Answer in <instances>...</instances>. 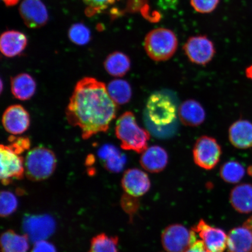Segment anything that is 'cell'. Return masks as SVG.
Here are the masks:
<instances>
[{"mask_svg":"<svg viewBox=\"0 0 252 252\" xmlns=\"http://www.w3.org/2000/svg\"><path fill=\"white\" fill-rule=\"evenodd\" d=\"M185 252H210L201 240H197Z\"/></svg>","mask_w":252,"mask_h":252,"instance_id":"35","label":"cell"},{"mask_svg":"<svg viewBox=\"0 0 252 252\" xmlns=\"http://www.w3.org/2000/svg\"><path fill=\"white\" fill-rule=\"evenodd\" d=\"M220 174L223 181L229 184L240 182L245 175L244 166L236 160H229L220 167Z\"/></svg>","mask_w":252,"mask_h":252,"instance_id":"26","label":"cell"},{"mask_svg":"<svg viewBox=\"0 0 252 252\" xmlns=\"http://www.w3.org/2000/svg\"><path fill=\"white\" fill-rule=\"evenodd\" d=\"M94 156L93 155H89L87 157L86 163L87 166H90L94 164Z\"/></svg>","mask_w":252,"mask_h":252,"instance_id":"37","label":"cell"},{"mask_svg":"<svg viewBox=\"0 0 252 252\" xmlns=\"http://www.w3.org/2000/svg\"><path fill=\"white\" fill-rule=\"evenodd\" d=\"M11 89L15 98L28 100L35 94L36 83L29 74L21 73L11 78Z\"/></svg>","mask_w":252,"mask_h":252,"instance_id":"20","label":"cell"},{"mask_svg":"<svg viewBox=\"0 0 252 252\" xmlns=\"http://www.w3.org/2000/svg\"><path fill=\"white\" fill-rule=\"evenodd\" d=\"M106 88L110 98L116 105H125L130 102L132 96V89L127 81L116 79L110 81Z\"/></svg>","mask_w":252,"mask_h":252,"instance_id":"24","label":"cell"},{"mask_svg":"<svg viewBox=\"0 0 252 252\" xmlns=\"http://www.w3.org/2000/svg\"><path fill=\"white\" fill-rule=\"evenodd\" d=\"M183 49L189 61L201 65H206L212 61L216 52L212 41L203 35L190 37Z\"/></svg>","mask_w":252,"mask_h":252,"instance_id":"9","label":"cell"},{"mask_svg":"<svg viewBox=\"0 0 252 252\" xmlns=\"http://www.w3.org/2000/svg\"><path fill=\"white\" fill-rule=\"evenodd\" d=\"M97 156L104 168L111 173L122 172L127 162L125 154L112 144L103 145L97 151Z\"/></svg>","mask_w":252,"mask_h":252,"instance_id":"16","label":"cell"},{"mask_svg":"<svg viewBox=\"0 0 252 252\" xmlns=\"http://www.w3.org/2000/svg\"><path fill=\"white\" fill-rule=\"evenodd\" d=\"M103 65L105 70L111 76L122 77L130 71L131 61L125 53L115 52L107 56Z\"/></svg>","mask_w":252,"mask_h":252,"instance_id":"22","label":"cell"},{"mask_svg":"<svg viewBox=\"0 0 252 252\" xmlns=\"http://www.w3.org/2000/svg\"><path fill=\"white\" fill-rule=\"evenodd\" d=\"M1 247L2 252H27L29 249L28 236L8 230L1 235Z\"/></svg>","mask_w":252,"mask_h":252,"instance_id":"23","label":"cell"},{"mask_svg":"<svg viewBox=\"0 0 252 252\" xmlns=\"http://www.w3.org/2000/svg\"><path fill=\"white\" fill-rule=\"evenodd\" d=\"M32 252H56L54 246L45 241H37Z\"/></svg>","mask_w":252,"mask_h":252,"instance_id":"34","label":"cell"},{"mask_svg":"<svg viewBox=\"0 0 252 252\" xmlns=\"http://www.w3.org/2000/svg\"><path fill=\"white\" fill-rule=\"evenodd\" d=\"M220 0H190V4L195 11L201 14H209L215 10Z\"/></svg>","mask_w":252,"mask_h":252,"instance_id":"32","label":"cell"},{"mask_svg":"<svg viewBox=\"0 0 252 252\" xmlns=\"http://www.w3.org/2000/svg\"><path fill=\"white\" fill-rule=\"evenodd\" d=\"M118 241L117 236L97 235L91 241L89 252H118Z\"/></svg>","mask_w":252,"mask_h":252,"instance_id":"27","label":"cell"},{"mask_svg":"<svg viewBox=\"0 0 252 252\" xmlns=\"http://www.w3.org/2000/svg\"><path fill=\"white\" fill-rule=\"evenodd\" d=\"M228 252H252V231L247 226L232 229L227 238Z\"/></svg>","mask_w":252,"mask_h":252,"instance_id":"19","label":"cell"},{"mask_svg":"<svg viewBox=\"0 0 252 252\" xmlns=\"http://www.w3.org/2000/svg\"><path fill=\"white\" fill-rule=\"evenodd\" d=\"M148 0H128L125 11L130 13L141 12L147 7Z\"/></svg>","mask_w":252,"mask_h":252,"instance_id":"33","label":"cell"},{"mask_svg":"<svg viewBox=\"0 0 252 252\" xmlns=\"http://www.w3.org/2000/svg\"><path fill=\"white\" fill-rule=\"evenodd\" d=\"M1 181L4 185L11 184L14 180H21L25 174V159L23 156L14 152L8 146L1 144Z\"/></svg>","mask_w":252,"mask_h":252,"instance_id":"8","label":"cell"},{"mask_svg":"<svg viewBox=\"0 0 252 252\" xmlns=\"http://www.w3.org/2000/svg\"><path fill=\"white\" fill-rule=\"evenodd\" d=\"M87 6L86 14L88 17L99 13L118 0H83Z\"/></svg>","mask_w":252,"mask_h":252,"instance_id":"30","label":"cell"},{"mask_svg":"<svg viewBox=\"0 0 252 252\" xmlns=\"http://www.w3.org/2000/svg\"><path fill=\"white\" fill-rule=\"evenodd\" d=\"M68 35L71 42L78 46H84L90 42L91 31L86 25L77 23L71 25Z\"/></svg>","mask_w":252,"mask_h":252,"instance_id":"28","label":"cell"},{"mask_svg":"<svg viewBox=\"0 0 252 252\" xmlns=\"http://www.w3.org/2000/svg\"><path fill=\"white\" fill-rule=\"evenodd\" d=\"M178 47L177 36L173 32L164 28L151 31L145 37L144 49L151 59L165 62L175 55Z\"/></svg>","mask_w":252,"mask_h":252,"instance_id":"3","label":"cell"},{"mask_svg":"<svg viewBox=\"0 0 252 252\" xmlns=\"http://www.w3.org/2000/svg\"><path fill=\"white\" fill-rule=\"evenodd\" d=\"M27 45V36L18 31H5L0 38V50L2 54L9 58L20 56Z\"/></svg>","mask_w":252,"mask_h":252,"instance_id":"14","label":"cell"},{"mask_svg":"<svg viewBox=\"0 0 252 252\" xmlns=\"http://www.w3.org/2000/svg\"><path fill=\"white\" fill-rule=\"evenodd\" d=\"M30 123L29 113L20 105L9 106L3 113V127L12 135H20L25 133L29 128Z\"/></svg>","mask_w":252,"mask_h":252,"instance_id":"11","label":"cell"},{"mask_svg":"<svg viewBox=\"0 0 252 252\" xmlns=\"http://www.w3.org/2000/svg\"><path fill=\"white\" fill-rule=\"evenodd\" d=\"M196 241V233L181 224L168 226L161 236L162 244L167 252H185Z\"/></svg>","mask_w":252,"mask_h":252,"instance_id":"7","label":"cell"},{"mask_svg":"<svg viewBox=\"0 0 252 252\" xmlns=\"http://www.w3.org/2000/svg\"><path fill=\"white\" fill-rule=\"evenodd\" d=\"M8 140L9 141L8 146L19 155H21L25 151L30 149L31 141L29 138L16 137L12 135L8 137Z\"/></svg>","mask_w":252,"mask_h":252,"instance_id":"31","label":"cell"},{"mask_svg":"<svg viewBox=\"0 0 252 252\" xmlns=\"http://www.w3.org/2000/svg\"><path fill=\"white\" fill-rule=\"evenodd\" d=\"M245 73L247 78L252 80V64L246 69Z\"/></svg>","mask_w":252,"mask_h":252,"instance_id":"38","label":"cell"},{"mask_svg":"<svg viewBox=\"0 0 252 252\" xmlns=\"http://www.w3.org/2000/svg\"><path fill=\"white\" fill-rule=\"evenodd\" d=\"M192 229L199 235L210 252H223L227 248L228 235L222 229L213 227L203 220Z\"/></svg>","mask_w":252,"mask_h":252,"instance_id":"12","label":"cell"},{"mask_svg":"<svg viewBox=\"0 0 252 252\" xmlns=\"http://www.w3.org/2000/svg\"><path fill=\"white\" fill-rule=\"evenodd\" d=\"M27 221L25 222V229L27 230L28 233L32 236V237L36 239L45 237L48 236L52 232L53 226L54 225L52 222L51 219L47 218V217H36V218H31L28 219Z\"/></svg>","mask_w":252,"mask_h":252,"instance_id":"25","label":"cell"},{"mask_svg":"<svg viewBox=\"0 0 252 252\" xmlns=\"http://www.w3.org/2000/svg\"><path fill=\"white\" fill-rule=\"evenodd\" d=\"M2 1L4 2L7 7H12V6L17 5L20 0H2Z\"/></svg>","mask_w":252,"mask_h":252,"instance_id":"36","label":"cell"},{"mask_svg":"<svg viewBox=\"0 0 252 252\" xmlns=\"http://www.w3.org/2000/svg\"><path fill=\"white\" fill-rule=\"evenodd\" d=\"M115 134L122 149L137 153H143L147 149L150 134L140 127L132 112H126L120 116L116 122Z\"/></svg>","mask_w":252,"mask_h":252,"instance_id":"2","label":"cell"},{"mask_svg":"<svg viewBox=\"0 0 252 252\" xmlns=\"http://www.w3.org/2000/svg\"><path fill=\"white\" fill-rule=\"evenodd\" d=\"M168 158V154L164 149L158 146H153L147 148L142 153L140 163L147 171L156 173L165 169Z\"/></svg>","mask_w":252,"mask_h":252,"instance_id":"15","label":"cell"},{"mask_svg":"<svg viewBox=\"0 0 252 252\" xmlns=\"http://www.w3.org/2000/svg\"><path fill=\"white\" fill-rule=\"evenodd\" d=\"M229 139L236 149H250L252 147V123L247 120L234 123L229 128Z\"/></svg>","mask_w":252,"mask_h":252,"instance_id":"18","label":"cell"},{"mask_svg":"<svg viewBox=\"0 0 252 252\" xmlns=\"http://www.w3.org/2000/svg\"><path fill=\"white\" fill-rule=\"evenodd\" d=\"M178 113L182 124L189 127H197L206 119V112L203 107L193 99L183 102L179 107Z\"/></svg>","mask_w":252,"mask_h":252,"instance_id":"17","label":"cell"},{"mask_svg":"<svg viewBox=\"0 0 252 252\" xmlns=\"http://www.w3.org/2000/svg\"><path fill=\"white\" fill-rule=\"evenodd\" d=\"M56 166V157L52 150L43 147H35L25 158V175L32 181H44L52 175Z\"/></svg>","mask_w":252,"mask_h":252,"instance_id":"4","label":"cell"},{"mask_svg":"<svg viewBox=\"0 0 252 252\" xmlns=\"http://www.w3.org/2000/svg\"><path fill=\"white\" fill-rule=\"evenodd\" d=\"M19 11L24 23L31 29L42 28L49 20L48 11L41 0H24Z\"/></svg>","mask_w":252,"mask_h":252,"instance_id":"10","label":"cell"},{"mask_svg":"<svg viewBox=\"0 0 252 252\" xmlns=\"http://www.w3.org/2000/svg\"><path fill=\"white\" fill-rule=\"evenodd\" d=\"M195 163L200 168L212 170L218 165L222 149L215 138L204 135L198 138L193 150Z\"/></svg>","mask_w":252,"mask_h":252,"instance_id":"6","label":"cell"},{"mask_svg":"<svg viewBox=\"0 0 252 252\" xmlns=\"http://www.w3.org/2000/svg\"><path fill=\"white\" fill-rule=\"evenodd\" d=\"M118 111L110 98L106 85L93 77L79 81L65 110L69 124L81 131L84 140L106 133Z\"/></svg>","mask_w":252,"mask_h":252,"instance_id":"1","label":"cell"},{"mask_svg":"<svg viewBox=\"0 0 252 252\" xmlns=\"http://www.w3.org/2000/svg\"><path fill=\"white\" fill-rule=\"evenodd\" d=\"M123 189L129 196L134 197L143 196L151 188L149 176L140 169H129L122 179Z\"/></svg>","mask_w":252,"mask_h":252,"instance_id":"13","label":"cell"},{"mask_svg":"<svg viewBox=\"0 0 252 252\" xmlns=\"http://www.w3.org/2000/svg\"><path fill=\"white\" fill-rule=\"evenodd\" d=\"M18 206V201L15 195L9 191L1 193V216L6 217L13 213Z\"/></svg>","mask_w":252,"mask_h":252,"instance_id":"29","label":"cell"},{"mask_svg":"<svg viewBox=\"0 0 252 252\" xmlns=\"http://www.w3.org/2000/svg\"><path fill=\"white\" fill-rule=\"evenodd\" d=\"M146 116L158 127L173 124L178 113L176 104L168 94L156 92L151 94L146 104Z\"/></svg>","mask_w":252,"mask_h":252,"instance_id":"5","label":"cell"},{"mask_svg":"<svg viewBox=\"0 0 252 252\" xmlns=\"http://www.w3.org/2000/svg\"><path fill=\"white\" fill-rule=\"evenodd\" d=\"M229 200L238 212L243 214L252 212V185L242 184L236 186L230 193Z\"/></svg>","mask_w":252,"mask_h":252,"instance_id":"21","label":"cell"}]
</instances>
